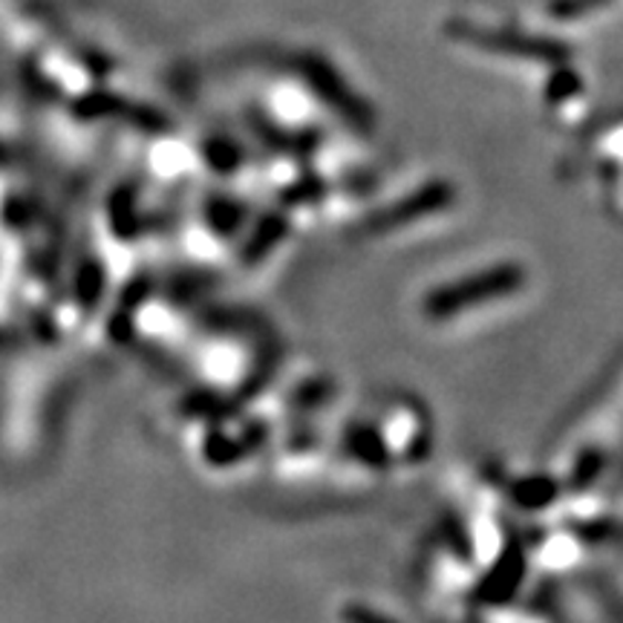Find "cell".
<instances>
[{"mask_svg": "<svg viewBox=\"0 0 623 623\" xmlns=\"http://www.w3.org/2000/svg\"><path fill=\"white\" fill-rule=\"evenodd\" d=\"M623 436V370L609 375L603 390L580 411V418L560 436L551 456V474L560 482H578L586 488L606 468L612 450Z\"/></svg>", "mask_w": 623, "mask_h": 623, "instance_id": "cell-1", "label": "cell"}, {"mask_svg": "<svg viewBox=\"0 0 623 623\" xmlns=\"http://www.w3.org/2000/svg\"><path fill=\"white\" fill-rule=\"evenodd\" d=\"M526 289V272L517 263H499L482 272L465 274L456 283L436 287L425 298V315L430 321H456V318L474 315L479 309L502 303Z\"/></svg>", "mask_w": 623, "mask_h": 623, "instance_id": "cell-2", "label": "cell"}, {"mask_svg": "<svg viewBox=\"0 0 623 623\" xmlns=\"http://www.w3.org/2000/svg\"><path fill=\"white\" fill-rule=\"evenodd\" d=\"M454 203V197H450V191L445 188V185H430V188H425V191L413 194V197H407L398 206V211H390V214H382L378 220L373 222V235H387L390 228H402V226H411L413 220L422 222L427 220L430 214H442L448 211V206Z\"/></svg>", "mask_w": 623, "mask_h": 623, "instance_id": "cell-3", "label": "cell"}]
</instances>
